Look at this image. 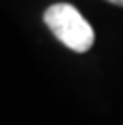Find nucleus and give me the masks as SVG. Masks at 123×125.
Returning <instances> with one entry per match:
<instances>
[{"label": "nucleus", "mask_w": 123, "mask_h": 125, "mask_svg": "<svg viewBox=\"0 0 123 125\" xmlns=\"http://www.w3.org/2000/svg\"><path fill=\"white\" fill-rule=\"evenodd\" d=\"M107 2H111V4H115V6H123V0H107Z\"/></svg>", "instance_id": "f03ea898"}, {"label": "nucleus", "mask_w": 123, "mask_h": 125, "mask_svg": "<svg viewBox=\"0 0 123 125\" xmlns=\"http://www.w3.org/2000/svg\"><path fill=\"white\" fill-rule=\"evenodd\" d=\"M43 21L53 31V35L74 53H86L94 45L96 35L92 25L70 4L59 2L49 6L43 14Z\"/></svg>", "instance_id": "f257e3e1"}]
</instances>
